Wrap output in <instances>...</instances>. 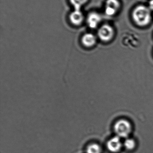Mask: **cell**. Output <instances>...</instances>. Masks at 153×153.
Segmentation results:
<instances>
[{
    "label": "cell",
    "instance_id": "1",
    "mask_svg": "<svg viewBox=\"0 0 153 153\" xmlns=\"http://www.w3.org/2000/svg\"><path fill=\"white\" fill-rule=\"evenodd\" d=\"M134 22L140 27L147 26L152 20V14L150 8L143 5L137 6L132 13Z\"/></svg>",
    "mask_w": 153,
    "mask_h": 153
},
{
    "label": "cell",
    "instance_id": "2",
    "mask_svg": "<svg viewBox=\"0 0 153 153\" xmlns=\"http://www.w3.org/2000/svg\"><path fill=\"white\" fill-rule=\"evenodd\" d=\"M114 129L118 137L120 138H126L131 133L132 126L128 120H120L116 122Z\"/></svg>",
    "mask_w": 153,
    "mask_h": 153
},
{
    "label": "cell",
    "instance_id": "3",
    "mask_svg": "<svg viewBox=\"0 0 153 153\" xmlns=\"http://www.w3.org/2000/svg\"><path fill=\"white\" fill-rule=\"evenodd\" d=\"M114 35V29L108 24H105L102 26L98 31V36L100 39L105 42L111 40Z\"/></svg>",
    "mask_w": 153,
    "mask_h": 153
},
{
    "label": "cell",
    "instance_id": "4",
    "mask_svg": "<svg viewBox=\"0 0 153 153\" xmlns=\"http://www.w3.org/2000/svg\"><path fill=\"white\" fill-rule=\"evenodd\" d=\"M120 7V3L118 0H107L105 13L108 16L115 15Z\"/></svg>",
    "mask_w": 153,
    "mask_h": 153
},
{
    "label": "cell",
    "instance_id": "5",
    "mask_svg": "<svg viewBox=\"0 0 153 153\" xmlns=\"http://www.w3.org/2000/svg\"><path fill=\"white\" fill-rule=\"evenodd\" d=\"M120 138L118 136L115 137L109 140L107 143V147L110 152L116 153L121 150L122 143Z\"/></svg>",
    "mask_w": 153,
    "mask_h": 153
},
{
    "label": "cell",
    "instance_id": "6",
    "mask_svg": "<svg viewBox=\"0 0 153 153\" xmlns=\"http://www.w3.org/2000/svg\"><path fill=\"white\" fill-rule=\"evenodd\" d=\"M101 21V17L99 13L93 12L90 13L88 16L87 22L90 27L95 28L98 26Z\"/></svg>",
    "mask_w": 153,
    "mask_h": 153
},
{
    "label": "cell",
    "instance_id": "7",
    "mask_svg": "<svg viewBox=\"0 0 153 153\" xmlns=\"http://www.w3.org/2000/svg\"><path fill=\"white\" fill-rule=\"evenodd\" d=\"M70 18L71 22L73 24L79 25L83 20V14L81 10H75L70 14Z\"/></svg>",
    "mask_w": 153,
    "mask_h": 153
},
{
    "label": "cell",
    "instance_id": "8",
    "mask_svg": "<svg viewBox=\"0 0 153 153\" xmlns=\"http://www.w3.org/2000/svg\"><path fill=\"white\" fill-rule=\"evenodd\" d=\"M82 42L85 46L90 47L95 45L96 42V38L93 34L88 33L83 36L82 39Z\"/></svg>",
    "mask_w": 153,
    "mask_h": 153
},
{
    "label": "cell",
    "instance_id": "9",
    "mask_svg": "<svg viewBox=\"0 0 153 153\" xmlns=\"http://www.w3.org/2000/svg\"><path fill=\"white\" fill-rule=\"evenodd\" d=\"M102 148L98 144L91 143L87 146L86 149V153H101Z\"/></svg>",
    "mask_w": 153,
    "mask_h": 153
},
{
    "label": "cell",
    "instance_id": "10",
    "mask_svg": "<svg viewBox=\"0 0 153 153\" xmlns=\"http://www.w3.org/2000/svg\"><path fill=\"white\" fill-rule=\"evenodd\" d=\"M124 146L127 150H132L135 147L136 143L134 139L127 138L124 142Z\"/></svg>",
    "mask_w": 153,
    "mask_h": 153
},
{
    "label": "cell",
    "instance_id": "11",
    "mask_svg": "<svg viewBox=\"0 0 153 153\" xmlns=\"http://www.w3.org/2000/svg\"><path fill=\"white\" fill-rule=\"evenodd\" d=\"M88 0H70L75 7V10H81L82 5L85 4Z\"/></svg>",
    "mask_w": 153,
    "mask_h": 153
},
{
    "label": "cell",
    "instance_id": "12",
    "mask_svg": "<svg viewBox=\"0 0 153 153\" xmlns=\"http://www.w3.org/2000/svg\"><path fill=\"white\" fill-rule=\"evenodd\" d=\"M149 8L153 10V0H151L149 2Z\"/></svg>",
    "mask_w": 153,
    "mask_h": 153
}]
</instances>
